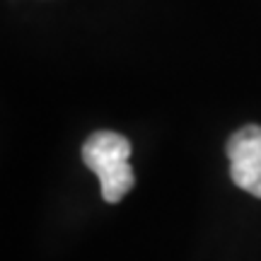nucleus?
I'll use <instances>...</instances> for the list:
<instances>
[{
    "instance_id": "f03ea898",
    "label": "nucleus",
    "mask_w": 261,
    "mask_h": 261,
    "mask_svg": "<svg viewBox=\"0 0 261 261\" xmlns=\"http://www.w3.org/2000/svg\"><path fill=\"white\" fill-rule=\"evenodd\" d=\"M230 160V179L254 198H261V126L247 123L227 138L225 145Z\"/></svg>"
},
{
    "instance_id": "f257e3e1",
    "label": "nucleus",
    "mask_w": 261,
    "mask_h": 261,
    "mask_svg": "<svg viewBox=\"0 0 261 261\" xmlns=\"http://www.w3.org/2000/svg\"><path fill=\"white\" fill-rule=\"evenodd\" d=\"M130 150V140L116 130H94L83 143V162L97 174L102 198L112 205L121 203L136 187V174L128 162Z\"/></svg>"
}]
</instances>
